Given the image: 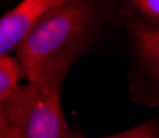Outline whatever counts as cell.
I'll use <instances>...</instances> for the list:
<instances>
[{
  "label": "cell",
  "instance_id": "cell-8",
  "mask_svg": "<svg viewBox=\"0 0 159 138\" xmlns=\"http://www.w3.org/2000/svg\"><path fill=\"white\" fill-rule=\"evenodd\" d=\"M0 138H15L14 130H12L10 123L7 120V115H5L2 103H0Z\"/></svg>",
  "mask_w": 159,
  "mask_h": 138
},
{
  "label": "cell",
  "instance_id": "cell-7",
  "mask_svg": "<svg viewBox=\"0 0 159 138\" xmlns=\"http://www.w3.org/2000/svg\"><path fill=\"white\" fill-rule=\"evenodd\" d=\"M129 2L141 14L143 20L159 27V0H129Z\"/></svg>",
  "mask_w": 159,
  "mask_h": 138
},
{
  "label": "cell",
  "instance_id": "cell-4",
  "mask_svg": "<svg viewBox=\"0 0 159 138\" xmlns=\"http://www.w3.org/2000/svg\"><path fill=\"white\" fill-rule=\"evenodd\" d=\"M131 32L134 35L144 68L149 72L156 85V92L151 103H159V27L148 23L146 20H132Z\"/></svg>",
  "mask_w": 159,
  "mask_h": 138
},
{
  "label": "cell",
  "instance_id": "cell-2",
  "mask_svg": "<svg viewBox=\"0 0 159 138\" xmlns=\"http://www.w3.org/2000/svg\"><path fill=\"white\" fill-rule=\"evenodd\" d=\"M61 83L19 85L2 103L15 138H74L61 105Z\"/></svg>",
  "mask_w": 159,
  "mask_h": 138
},
{
  "label": "cell",
  "instance_id": "cell-1",
  "mask_svg": "<svg viewBox=\"0 0 159 138\" xmlns=\"http://www.w3.org/2000/svg\"><path fill=\"white\" fill-rule=\"evenodd\" d=\"M91 0H67L40 15L15 58L29 83H64L92 27Z\"/></svg>",
  "mask_w": 159,
  "mask_h": 138
},
{
  "label": "cell",
  "instance_id": "cell-3",
  "mask_svg": "<svg viewBox=\"0 0 159 138\" xmlns=\"http://www.w3.org/2000/svg\"><path fill=\"white\" fill-rule=\"evenodd\" d=\"M67 0H22L0 17V57L10 55L25 40L40 15Z\"/></svg>",
  "mask_w": 159,
  "mask_h": 138
},
{
  "label": "cell",
  "instance_id": "cell-6",
  "mask_svg": "<svg viewBox=\"0 0 159 138\" xmlns=\"http://www.w3.org/2000/svg\"><path fill=\"white\" fill-rule=\"evenodd\" d=\"M74 138H87V136L75 135ZM102 138H159V128L154 123H143L139 127L131 128V130L109 135V136H102Z\"/></svg>",
  "mask_w": 159,
  "mask_h": 138
},
{
  "label": "cell",
  "instance_id": "cell-5",
  "mask_svg": "<svg viewBox=\"0 0 159 138\" xmlns=\"http://www.w3.org/2000/svg\"><path fill=\"white\" fill-rule=\"evenodd\" d=\"M20 78H24V72L19 60L12 55L0 57V102L15 92L20 85Z\"/></svg>",
  "mask_w": 159,
  "mask_h": 138
}]
</instances>
